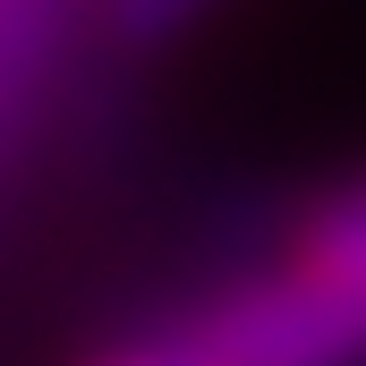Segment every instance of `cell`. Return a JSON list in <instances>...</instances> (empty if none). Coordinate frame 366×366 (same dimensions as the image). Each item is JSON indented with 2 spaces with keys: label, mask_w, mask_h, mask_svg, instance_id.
Segmentation results:
<instances>
[{
  "label": "cell",
  "mask_w": 366,
  "mask_h": 366,
  "mask_svg": "<svg viewBox=\"0 0 366 366\" xmlns=\"http://www.w3.org/2000/svg\"><path fill=\"white\" fill-rule=\"evenodd\" d=\"M179 366H366V273L290 256L162 332Z\"/></svg>",
  "instance_id": "1"
},
{
  "label": "cell",
  "mask_w": 366,
  "mask_h": 366,
  "mask_svg": "<svg viewBox=\"0 0 366 366\" xmlns=\"http://www.w3.org/2000/svg\"><path fill=\"white\" fill-rule=\"evenodd\" d=\"M290 256H315V264H350V273H366V179L341 187V196H324V204L307 213V230H298Z\"/></svg>",
  "instance_id": "2"
},
{
  "label": "cell",
  "mask_w": 366,
  "mask_h": 366,
  "mask_svg": "<svg viewBox=\"0 0 366 366\" xmlns=\"http://www.w3.org/2000/svg\"><path fill=\"white\" fill-rule=\"evenodd\" d=\"M94 366H179L162 341H137V350H111V358H94Z\"/></svg>",
  "instance_id": "4"
},
{
  "label": "cell",
  "mask_w": 366,
  "mask_h": 366,
  "mask_svg": "<svg viewBox=\"0 0 366 366\" xmlns=\"http://www.w3.org/2000/svg\"><path fill=\"white\" fill-rule=\"evenodd\" d=\"M204 9H222V0H102V34H111V51H162Z\"/></svg>",
  "instance_id": "3"
}]
</instances>
